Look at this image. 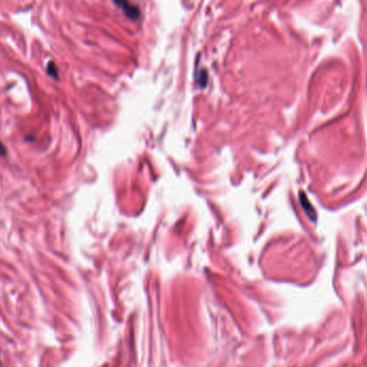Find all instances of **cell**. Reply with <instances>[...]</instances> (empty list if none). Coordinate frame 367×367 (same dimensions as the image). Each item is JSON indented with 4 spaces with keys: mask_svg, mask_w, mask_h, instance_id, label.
Wrapping results in <instances>:
<instances>
[{
    "mask_svg": "<svg viewBox=\"0 0 367 367\" xmlns=\"http://www.w3.org/2000/svg\"><path fill=\"white\" fill-rule=\"evenodd\" d=\"M113 1L117 7H120L123 11V13H125L126 16L129 17L130 20H138L140 17L141 12L139 8L135 7V5H132L128 0H113Z\"/></svg>",
    "mask_w": 367,
    "mask_h": 367,
    "instance_id": "cell-1",
    "label": "cell"
},
{
    "mask_svg": "<svg viewBox=\"0 0 367 367\" xmlns=\"http://www.w3.org/2000/svg\"><path fill=\"white\" fill-rule=\"evenodd\" d=\"M301 203H302V206H303V209L305 210V212L307 213V215H308V217L311 219V220H315L316 213L315 211H313V207L310 205L308 200L306 199L304 194H301Z\"/></svg>",
    "mask_w": 367,
    "mask_h": 367,
    "instance_id": "cell-2",
    "label": "cell"
},
{
    "mask_svg": "<svg viewBox=\"0 0 367 367\" xmlns=\"http://www.w3.org/2000/svg\"><path fill=\"white\" fill-rule=\"evenodd\" d=\"M46 71H47V74L51 75L52 78L57 79L58 72H57V69H56V67H55L54 62H53V61L49 62V64H47V69H46Z\"/></svg>",
    "mask_w": 367,
    "mask_h": 367,
    "instance_id": "cell-3",
    "label": "cell"
},
{
    "mask_svg": "<svg viewBox=\"0 0 367 367\" xmlns=\"http://www.w3.org/2000/svg\"><path fill=\"white\" fill-rule=\"evenodd\" d=\"M5 153H7V151H5L4 146L2 145L1 142H0V156H4Z\"/></svg>",
    "mask_w": 367,
    "mask_h": 367,
    "instance_id": "cell-4",
    "label": "cell"
}]
</instances>
